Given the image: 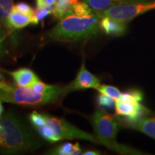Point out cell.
Here are the masks:
<instances>
[{"label":"cell","mask_w":155,"mask_h":155,"mask_svg":"<svg viewBox=\"0 0 155 155\" xmlns=\"http://www.w3.org/2000/svg\"><path fill=\"white\" fill-rule=\"evenodd\" d=\"M57 0H36L37 9H42L53 7L55 5Z\"/></svg>","instance_id":"cell-25"},{"label":"cell","mask_w":155,"mask_h":155,"mask_svg":"<svg viewBox=\"0 0 155 155\" xmlns=\"http://www.w3.org/2000/svg\"><path fill=\"white\" fill-rule=\"evenodd\" d=\"M97 101H98V105L101 107L112 108L115 107V102L113 98H110L106 95L100 94L97 97Z\"/></svg>","instance_id":"cell-22"},{"label":"cell","mask_w":155,"mask_h":155,"mask_svg":"<svg viewBox=\"0 0 155 155\" xmlns=\"http://www.w3.org/2000/svg\"><path fill=\"white\" fill-rule=\"evenodd\" d=\"M73 15L78 17H88L95 14L94 11L84 1H78L73 6Z\"/></svg>","instance_id":"cell-17"},{"label":"cell","mask_w":155,"mask_h":155,"mask_svg":"<svg viewBox=\"0 0 155 155\" xmlns=\"http://www.w3.org/2000/svg\"><path fill=\"white\" fill-rule=\"evenodd\" d=\"M59 86H52V85H48L46 83H42L40 81L37 82L35 84L31 86L29 88L35 91L37 93H48L53 91L57 89Z\"/></svg>","instance_id":"cell-21"},{"label":"cell","mask_w":155,"mask_h":155,"mask_svg":"<svg viewBox=\"0 0 155 155\" xmlns=\"http://www.w3.org/2000/svg\"><path fill=\"white\" fill-rule=\"evenodd\" d=\"M32 17L13 9L7 19L5 28L8 32H12L15 30L25 28L30 24H32Z\"/></svg>","instance_id":"cell-11"},{"label":"cell","mask_w":155,"mask_h":155,"mask_svg":"<svg viewBox=\"0 0 155 155\" xmlns=\"http://www.w3.org/2000/svg\"><path fill=\"white\" fill-rule=\"evenodd\" d=\"M133 125L137 130L155 139V116L143 117Z\"/></svg>","instance_id":"cell-14"},{"label":"cell","mask_w":155,"mask_h":155,"mask_svg":"<svg viewBox=\"0 0 155 155\" xmlns=\"http://www.w3.org/2000/svg\"><path fill=\"white\" fill-rule=\"evenodd\" d=\"M143 98H144V96H143L142 92L134 89L129 91L121 93L119 100L131 103H140L143 100Z\"/></svg>","instance_id":"cell-18"},{"label":"cell","mask_w":155,"mask_h":155,"mask_svg":"<svg viewBox=\"0 0 155 155\" xmlns=\"http://www.w3.org/2000/svg\"><path fill=\"white\" fill-rule=\"evenodd\" d=\"M13 7V0H0V23L5 28Z\"/></svg>","instance_id":"cell-16"},{"label":"cell","mask_w":155,"mask_h":155,"mask_svg":"<svg viewBox=\"0 0 155 155\" xmlns=\"http://www.w3.org/2000/svg\"><path fill=\"white\" fill-rule=\"evenodd\" d=\"M116 115L124 116L129 124H134L144 116L150 114V110L140 103H131L117 100L115 101Z\"/></svg>","instance_id":"cell-7"},{"label":"cell","mask_w":155,"mask_h":155,"mask_svg":"<svg viewBox=\"0 0 155 155\" xmlns=\"http://www.w3.org/2000/svg\"><path fill=\"white\" fill-rule=\"evenodd\" d=\"M42 146L41 140L17 113L8 111L0 119V153L32 152Z\"/></svg>","instance_id":"cell-1"},{"label":"cell","mask_w":155,"mask_h":155,"mask_svg":"<svg viewBox=\"0 0 155 155\" xmlns=\"http://www.w3.org/2000/svg\"><path fill=\"white\" fill-rule=\"evenodd\" d=\"M99 85L100 80L98 78L89 72L85 66V63L83 61L75 79L68 86L70 91H71L87 88L96 89Z\"/></svg>","instance_id":"cell-8"},{"label":"cell","mask_w":155,"mask_h":155,"mask_svg":"<svg viewBox=\"0 0 155 155\" xmlns=\"http://www.w3.org/2000/svg\"><path fill=\"white\" fill-rule=\"evenodd\" d=\"M88 5L94 12L104 10L114 6L125 5V4L140 2L145 0H83Z\"/></svg>","instance_id":"cell-12"},{"label":"cell","mask_w":155,"mask_h":155,"mask_svg":"<svg viewBox=\"0 0 155 155\" xmlns=\"http://www.w3.org/2000/svg\"><path fill=\"white\" fill-rule=\"evenodd\" d=\"M100 19L101 17L96 13L88 17L69 15L50 30L46 38L49 40L68 42L90 40L99 32Z\"/></svg>","instance_id":"cell-3"},{"label":"cell","mask_w":155,"mask_h":155,"mask_svg":"<svg viewBox=\"0 0 155 155\" xmlns=\"http://www.w3.org/2000/svg\"><path fill=\"white\" fill-rule=\"evenodd\" d=\"M152 9H155V2H140L114 6L95 13L100 17H109L127 22L136 17Z\"/></svg>","instance_id":"cell-6"},{"label":"cell","mask_w":155,"mask_h":155,"mask_svg":"<svg viewBox=\"0 0 155 155\" xmlns=\"http://www.w3.org/2000/svg\"><path fill=\"white\" fill-rule=\"evenodd\" d=\"M100 94H104L110 98H113L115 101H117L119 99L120 96L121 95V92L116 87L112 86H108V85H99L98 88H96Z\"/></svg>","instance_id":"cell-19"},{"label":"cell","mask_w":155,"mask_h":155,"mask_svg":"<svg viewBox=\"0 0 155 155\" xmlns=\"http://www.w3.org/2000/svg\"><path fill=\"white\" fill-rule=\"evenodd\" d=\"M13 9L18 12H20L23 13V14L30 15L31 17H33V15L35 14L34 9H32L30 5L25 2L17 3V5H14Z\"/></svg>","instance_id":"cell-23"},{"label":"cell","mask_w":155,"mask_h":155,"mask_svg":"<svg viewBox=\"0 0 155 155\" xmlns=\"http://www.w3.org/2000/svg\"><path fill=\"white\" fill-rule=\"evenodd\" d=\"M69 91V86H59L53 91L37 93L29 87L9 83L7 86L0 88V101L23 106H42L58 101Z\"/></svg>","instance_id":"cell-5"},{"label":"cell","mask_w":155,"mask_h":155,"mask_svg":"<svg viewBox=\"0 0 155 155\" xmlns=\"http://www.w3.org/2000/svg\"><path fill=\"white\" fill-rule=\"evenodd\" d=\"M83 154H85V155H98V154H101V153L98 152V151L89 150V151H86V152H84L83 153Z\"/></svg>","instance_id":"cell-27"},{"label":"cell","mask_w":155,"mask_h":155,"mask_svg":"<svg viewBox=\"0 0 155 155\" xmlns=\"http://www.w3.org/2000/svg\"><path fill=\"white\" fill-rule=\"evenodd\" d=\"M127 22L109 17H102L100 19V29L104 33L111 36H120L127 30Z\"/></svg>","instance_id":"cell-9"},{"label":"cell","mask_w":155,"mask_h":155,"mask_svg":"<svg viewBox=\"0 0 155 155\" xmlns=\"http://www.w3.org/2000/svg\"><path fill=\"white\" fill-rule=\"evenodd\" d=\"M29 119L32 127L45 140L55 143L63 139H82L97 143L94 136L71 124L64 119L33 111Z\"/></svg>","instance_id":"cell-2"},{"label":"cell","mask_w":155,"mask_h":155,"mask_svg":"<svg viewBox=\"0 0 155 155\" xmlns=\"http://www.w3.org/2000/svg\"><path fill=\"white\" fill-rule=\"evenodd\" d=\"M53 7H49V8H45L42 9H37L35 11V14L32 17V24L36 25H38L39 22L43 19L45 17H47L48 15L52 14L53 12Z\"/></svg>","instance_id":"cell-20"},{"label":"cell","mask_w":155,"mask_h":155,"mask_svg":"<svg viewBox=\"0 0 155 155\" xmlns=\"http://www.w3.org/2000/svg\"><path fill=\"white\" fill-rule=\"evenodd\" d=\"M9 82L6 81L4 75L0 73V88H5V87L9 85Z\"/></svg>","instance_id":"cell-26"},{"label":"cell","mask_w":155,"mask_h":155,"mask_svg":"<svg viewBox=\"0 0 155 155\" xmlns=\"http://www.w3.org/2000/svg\"><path fill=\"white\" fill-rule=\"evenodd\" d=\"M7 35L4 29L3 25L0 23V59L3 58L6 53V40H7Z\"/></svg>","instance_id":"cell-24"},{"label":"cell","mask_w":155,"mask_h":155,"mask_svg":"<svg viewBox=\"0 0 155 155\" xmlns=\"http://www.w3.org/2000/svg\"><path fill=\"white\" fill-rule=\"evenodd\" d=\"M91 123L98 144L123 154H144L136 149L117 142L116 136L120 125L117 115H112L102 109L96 110L91 116Z\"/></svg>","instance_id":"cell-4"},{"label":"cell","mask_w":155,"mask_h":155,"mask_svg":"<svg viewBox=\"0 0 155 155\" xmlns=\"http://www.w3.org/2000/svg\"><path fill=\"white\" fill-rule=\"evenodd\" d=\"M6 72L12 77L16 84L19 86L30 87L35 83L40 81L38 75L29 68H19L12 72Z\"/></svg>","instance_id":"cell-10"},{"label":"cell","mask_w":155,"mask_h":155,"mask_svg":"<svg viewBox=\"0 0 155 155\" xmlns=\"http://www.w3.org/2000/svg\"><path fill=\"white\" fill-rule=\"evenodd\" d=\"M78 0H57L52 15L54 18L61 20L69 15H73V6Z\"/></svg>","instance_id":"cell-13"},{"label":"cell","mask_w":155,"mask_h":155,"mask_svg":"<svg viewBox=\"0 0 155 155\" xmlns=\"http://www.w3.org/2000/svg\"><path fill=\"white\" fill-rule=\"evenodd\" d=\"M47 154L54 155H78L83 153L80 145L78 142L75 144L66 142L49 151Z\"/></svg>","instance_id":"cell-15"}]
</instances>
